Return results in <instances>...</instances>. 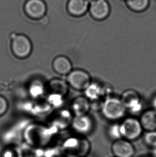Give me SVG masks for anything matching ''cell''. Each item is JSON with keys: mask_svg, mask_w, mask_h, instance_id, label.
Instances as JSON below:
<instances>
[{"mask_svg": "<svg viewBox=\"0 0 156 157\" xmlns=\"http://www.w3.org/2000/svg\"><path fill=\"white\" fill-rule=\"evenodd\" d=\"M101 110L102 114L106 119L116 121L124 117L127 109L120 98L112 96L104 101Z\"/></svg>", "mask_w": 156, "mask_h": 157, "instance_id": "obj_1", "label": "cell"}, {"mask_svg": "<svg viewBox=\"0 0 156 157\" xmlns=\"http://www.w3.org/2000/svg\"><path fill=\"white\" fill-rule=\"evenodd\" d=\"M84 95L90 101L100 100L104 101L102 94V85L96 82H91L84 90Z\"/></svg>", "mask_w": 156, "mask_h": 157, "instance_id": "obj_15", "label": "cell"}, {"mask_svg": "<svg viewBox=\"0 0 156 157\" xmlns=\"http://www.w3.org/2000/svg\"><path fill=\"white\" fill-rule=\"evenodd\" d=\"M119 124L122 138L131 142L137 140L141 137L143 132V129L139 119L135 117L125 118Z\"/></svg>", "mask_w": 156, "mask_h": 157, "instance_id": "obj_3", "label": "cell"}, {"mask_svg": "<svg viewBox=\"0 0 156 157\" xmlns=\"http://www.w3.org/2000/svg\"><path fill=\"white\" fill-rule=\"evenodd\" d=\"M144 142L152 149L156 148V130L147 132L144 136Z\"/></svg>", "mask_w": 156, "mask_h": 157, "instance_id": "obj_19", "label": "cell"}, {"mask_svg": "<svg viewBox=\"0 0 156 157\" xmlns=\"http://www.w3.org/2000/svg\"><path fill=\"white\" fill-rule=\"evenodd\" d=\"M139 120L143 129L146 132L156 130V110L154 108L142 113Z\"/></svg>", "mask_w": 156, "mask_h": 157, "instance_id": "obj_12", "label": "cell"}, {"mask_svg": "<svg viewBox=\"0 0 156 157\" xmlns=\"http://www.w3.org/2000/svg\"><path fill=\"white\" fill-rule=\"evenodd\" d=\"M53 69L55 72L61 75H68L72 71V64L65 56H58L54 60Z\"/></svg>", "mask_w": 156, "mask_h": 157, "instance_id": "obj_14", "label": "cell"}, {"mask_svg": "<svg viewBox=\"0 0 156 157\" xmlns=\"http://www.w3.org/2000/svg\"><path fill=\"white\" fill-rule=\"evenodd\" d=\"M74 131L81 135H86L91 133L94 128V121L88 115L76 117L72 122Z\"/></svg>", "mask_w": 156, "mask_h": 157, "instance_id": "obj_10", "label": "cell"}, {"mask_svg": "<svg viewBox=\"0 0 156 157\" xmlns=\"http://www.w3.org/2000/svg\"><path fill=\"white\" fill-rule=\"evenodd\" d=\"M68 82L74 89L84 91L91 83V75L82 69L73 70L68 74Z\"/></svg>", "mask_w": 156, "mask_h": 157, "instance_id": "obj_5", "label": "cell"}, {"mask_svg": "<svg viewBox=\"0 0 156 157\" xmlns=\"http://www.w3.org/2000/svg\"><path fill=\"white\" fill-rule=\"evenodd\" d=\"M71 108L76 117L86 115L91 109V102L85 96H80L73 100Z\"/></svg>", "mask_w": 156, "mask_h": 157, "instance_id": "obj_13", "label": "cell"}, {"mask_svg": "<svg viewBox=\"0 0 156 157\" xmlns=\"http://www.w3.org/2000/svg\"><path fill=\"white\" fill-rule=\"evenodd\" d=\"M111 151L114 157H134L136 152L135 147L131 141L124 138L113 141Z\"/></svg>", "mask_w": 156, "mask_h": 157, "instance_id": "obj_8", "label": "cell"}, {"mask_svg": "<svg viewBox=\"0 0 156 157\" xmlns=\"http://www.w3.org/2000/svg\"><path fill=\"white\" fill-rule=\"evenodd\" d=\"M25 11L31 18L40 19L46 13V5L43 0H28L25 5Z\"/></svg>", "mask_w": 156, "mask_h": 157, "instance_id": "obj_9", "label": "cell"}, {"mask_svg": "<svg viewBox=\"0 0 156 157\" xmlns=\"http://www.w3.org/2000/svg\"><path fill=\"white\" fill-rule=\"evenodd\" d=\"M32 44L27 36L19 34L13 38L11 51L16 57L23 59L30 56L32 52Z\"/></svg>", "mask_w": 156, "mask_h": 157, "instance_id": "obj_4", "label": "cell"}, {"mask_svg": "<svg viewBox=\"0 0 156 157\" xmlns=\"http://www.w3.org/2000/svg\"><path fill=\"white\" fill-rule=\"evenodd\" d=\"M30 94L34 97L42 95L43 92V87L40 83H34L30 87Z\"/></svg>", "mask_w": 156, "mask_h": 157, "instance_id": "obj_20", "label": "cell"}, {"mask_svg": "<svg viewBox=\"0 0 156 157\" xmlns=\"http://www.w3.org/2000/svg\"><path fill=\"white\" fill-rule=\"evenodd\" d=\"M8 109V103L3 97L0 96V116L4 114Z\"/></svg>", "mask_w": 156, "mask_h": 157, "instance_id": "obj_21", "label": "cell"}, {"mask_svg": "<svg viewBox=\"0 0 156 157\" xmlns=\"http://www.w3.org/2000/svg\"><path fill=\"white\" fill-rule=\"evenodd\" d=\"M108 135L109 138L113 141L122 138L120 132V124L114 123L111 124L108 128Z\"/></svg>", "mask_w": 156, "mask_h": 157, "instance_id": "obj_18", "label": "cell"}, {"mask_svg": "<svg viewBox=\"0 0 156 157\" xmlns=\"http://www.w3.org/2000/svg\"><path fill=\"white\" fill-rule=\"evenodd\" d=\"M88 11L93 19L102 21L109 17L111 8L107 0H92L90 2Z\"/></svg>", "mask_w": 156, "mask_h": 157, "instance_id": "obj_7", "label": "cell"}, {"mask_svg": "<svg viewBox=\"0 0 156 157\" xmlns=\"http://www.w3.org/2000/svg\"><path fill=\"white\" fill-rule=\"evenodd\" d=\"M49 89L51 92L54 94L64 96L68 92L67 84L61 80L54 79L49 83Z\"/></svg>", "mask_w": 156, "mask_h": 157, "instance_id": "obj_16", "label": "cell"}, {"mask_svg": "<svg viewBox=\"0 0 156 157\" xmlns=\"http://www.w3.org/2000/svg\"><path fill=\"white\" fill-rule=\"evenodd\" d=\"M64 149L69 157H87L91 151V142L84 137H72L66 140Z\"/></svg>", "mask_w": 156, "mask_h": 157, "instance_id": "obj_2", "label": "cell"}, {"mask_svg": "<svg viewBox=\"0 0 156 157\" xmlns=\"http://www.w3.org/2000/svg\"><path fill=\"white\" fill-rule=\"evenodd\" d=\"M126 3L131 10L135 13H142L148 8L150 0H126Z\"/></svg>", "mask_w": 156, "mask_h": 157, "instance_id": "obj_17", "label": "cell"}, {"mask_svg": "<svg viewBox=\"0 0 156 157\" xmlns=\"http://www.w3.org/2000/svg\"><path fill=\"white\" fill-rule=\"evenodd\" d=\"M152 152H153L154 156V157H156V148L152 149Z\"/></svg>", "mask_w": 156, "mask_h": 157, "instance_id": "obj_23", "label": "cell"}, {"mask_svg": "<svg viewBox=\"0 0 156 157\" xmlns=\"http://www.w3.org/2000/svg\"><path fill=\"white\" fill-rule=\"evenodd\" d=\"M89 4V0H69L68 10L73 16L81 17L88 11Z\"/></svg>", "mask_w": 156, "mask_h": 157, "instance_id": "obj_11", "label": "cell"}, {"mask_svg": "<svg viewBox=\"0 0 156 157\" xmlns=\"http://www.w3.org/2000/svg\"><path fill=\"white\" fill-rule=\"evenodd\" d=\"M120 99L127 110L132 113H139L142 109L143 104L141 96L135 90H126L123 92Z\"/></svg>", "mask_w": 156, "mask_h": 157, "instance_id": "obj_6", "label": "cell"}, {"mask_svg": "<svg viewBox=\"0 0 156 157\" xmlns=\"http://www.w3.org/2000/svg\"><path fill=\"white\" fill-rule=\"evenodd\" d=\"M152 105L153 108L156 110V96H154L152 100Z\"/></svg>", "mask_w": 156, "mask_h": 157, "instance_id": "obj_22", "label": "cell"}]
</instances>
